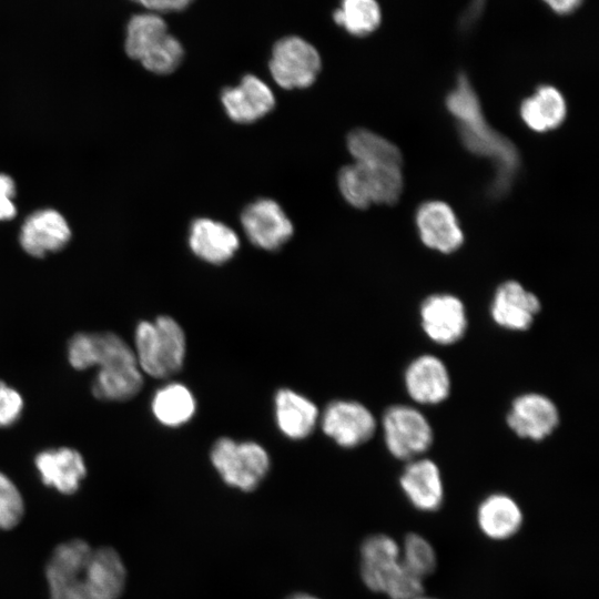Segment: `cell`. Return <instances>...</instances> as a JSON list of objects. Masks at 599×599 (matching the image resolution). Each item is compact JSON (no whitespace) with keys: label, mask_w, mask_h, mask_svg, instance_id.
Here are the masks:
<instances>
[{"label":"cell","mask_w":599,"mask_h":599,"mask_svg":"<svg viewBox=\"0 0 599 599\" xmlns=\"http://www.w3.org/2000/svg\"><path fill=\"white\" fill-rule=\"evenodd\" d=\"M45 577L50 599H119L126 570L113 548H92L82 539H72L54 548Z\"/></svg>","instance_id":"obj_1"},{"label":"cell","mask_w":599,"mask_h":599,"mask_svg":"<svg viewBox=\"0 0 599 599\" xmlns=\"http://www.w3.org/2000/svg\"><path fill=\"white\" fill-rule=\"evenodd\" d=\"M68 358L75 369L99 366L92 385L101 400H126L142 387L135 353L114 333H78L68 344Z\"/></svg>","instance_id":"obj_2"},{"label":"cell","mask_w":599,"mask_h":599,"mask_svg":"<svg viewBox=\"0 0 599 599\" xmlns=\"http://www.w3.org/2000/svg\"><path fill=\"white\" fill-rule=\"evenodd\" d=\"M448 111L457 120L458 132L464 145L474 154L489 159L496 175L493 192H506L519 169V153L511 141L487 123L479 99L464 74L446 99Z\"/></svg>","instance_id":"obj_3"},{"label":"cell","mask_w":599,"mask_h":599,"mask_svg":"<svg viewBox=\"0 0 599 599\" xmlns=\"http://www.w3.org/2000/svg\"><path fill=\"white\" fill-rule=\"evenodd\" d=\"M186 341L182 327L170 316L141 322L135 329V356L140 369L155 378L179 372L183 365Z\"/></svg>","instance_id":"obj_4"},{"label":"cell","mask_w":599,"mask_h":599,"mask_svg":"<svg viewBox=\"0 0 599 599\" xmlns=\"http://www.w3.org/2000/svg\"><path fill=\"white\" fill-rule=\"evenodd\" d=\"M337 182L343 197L356 209H366L370 204H394L404 186L402 166L357 162L344 166Z\"/></svg>","instance_id":"obj_5"},{"label":"cell","mask_w":599,"mask_h":599,"mask_svg":"<svg viewBox=\"0 0 599 599\" xmlns=\"http://www.w3.org/2000/svg\"><path fill=\"white\" fill-rule=\"evenodd\" d=\"M211 460L225 484L243 491L255 489L270 468L268 455L261 445L231 438L214 444Z\"/></svg>","instance_id":"obj_6"},{"label":"cell","mask_w":599,"mask_h":599,"mask_svg":"<svg viewBox=\"0 0 599 599\" xmlns=\"http://www.w3.org/2000/svg\"><path fill=\"white\" fill-rule=\"evenodd\" d=\"M382 427L386 448L398 460L409 461L420 457L434 440L428 419L409 405L389 406L383 415Z\"/></svg>","instance_id":"obj_7"},{"label":"cell","mask_w":599,"mask_h":599,"mask_svg":"<svg viewBox=\"0 0 599 599\" xmlns=\"http://www.w3.org/2000/svg\"><path fill=\"white\" fill-rule=\"evenodd\" d=\"M321 67V55L316 48L297 35L276 41L268 64L274 81L286 90L312 85Z\"/></svg>","instance_id":"obj_8"},{"label":"cell","mask_w":599,"mask_h":599,"mask_svg":"<svg viewBox=\"0 0 599 599\" xmlns=\"http://www.w3.org/2000/svg\"><path fill=\"white\" fill-rule=\"evenodd\" d=\"M420 326L435 344L448 346L466 334L468 318L463 301L448 293L427 296L419 307Z\"/></svg>","instance_id":"obj_9"},{"label":"cell","mask_w":599,"mask_h":599,"mask_svg":"<svg viewBox=\"0 0 599 599\" xmlns=\"http://www.w3.org/2000/svg\"><path fill=\"white\" fill-rule=\"evenodd\" d=\"M560 423L557 405L539 393L518 395L510 404L506 424L519 438L541 441L549 437Z\"/></svg>","instance_id":"obj_10"},{"label":"cell","mask_w":599,"mask_h":599,"mask_svg":"<svg viewBox=\"0 0 599 599\" xmlns=\"http://www.w3.org/2000/svg\"><path fill=\"white\" fill-rule=\"evenodd\" d=\"M322 428L341 447L354 448L372 438L376 430V419L358 402L335 400L325 408Z\"/></svg>","instance_id":"obj_11"},{"label":"cell","mask_w":599,"mask_h":599,"mask_svg":"<svg viewBox=\"0 0 599 599\" xmlns=\"http://www.w3.org/2000/svg\"><path fill=\"white\" fill-rule=\"evenodd\" d=\"M241 223L250 242L263 250L275 251L293 234V224L277 202L258 199L241 214Z\"/></svg>","instance_id":"obj_12"},{"label":"cell","mask_w":599,"mask_h":599,"mask_svg":"<svg viewBox=\"0 0 599 599\" xmlns=\"http://www.w3.org/2000/svg\"><path fill=\"white\" fill-rule=\"evenodd\" d=\"M489 309L493 322L500 328L526 332L535 323L541 303L519 282L509 280L496 288Z\"/></svg>","instance_id":"obj_13"},{"label":"cell","mask_w":599,"mask_h":599,"mask_svg":"<svg viewBox=\"0 0 599 599\" xmlns=\"http://www.w3.org/2000/svg\"><path fill=\"white\" fill-rule=\"evenodd\" d=\"M404 384L412 400L420 405L445 402L451 388L447 366L432 354H423L410 361L404 372Z\"/></svg>","instance_id":"obj_14"},{"label":"cell","mask_w":599,"mask_h":599,"mask_svg":"<svg viewBox=\"0 0 599 599\" xmlns=\"http://www.w3.org/2000/svg\"><path fill=\"white\" fill-rule=\"evenodd\" d=\"M399 487L407 501L416 510L434 512L445 499L444 481L438 465L429 458H415L403 469Z\"/></svg>","instance_id":"obj_15"},{"label":"cell","mask_w":599,"mask_h":599,"mask_svg":"<svg viewBox=\"0 0 599 599\" xmlns=\"http://www.w3.org/2000/svg\"><path fill=\"white\" fill-rule=\"evenodd\" d=\"M71 238L64 216L53 209L39 210L29 215L21 226L20 244L33 257H43L62 250Z\"/></svg>","instance_id":"obj_16"},{"label":"cell","mask_w":599,"mask_h":599,"mask_svg":"<svg viewBox=\"0 0 599 599\" xmlns=\"http://www.w3.org/2000/svg\"><path fill=\"white\" fill-rule=\"evenodd\" d=\"M229 118L237 123H252L272 111L275 98L268 85L254 74H246L235 87L221 92Z\"/></svg>","instance_id":"obj_17"},{"label":"cell","mask_w":599,"mask_h":599,"mask_svg":"<svg viewBox=\"0 0 599 599\" xmlns=\"http://www.w3.org/2000/svg\"><path fill=\"white\" fill-rule=\"evenodd\" d=\"M423 243L441 253H451L464 242V234L451 207L443 201L423 203L416 213Z\"/></svg>","instance_id":"obj_18"},{"label":"cell","mask_w":599,"mask_h":599,"mask_svg":"<svg viewBox=\"0 0 599 599\" xmlns=\"http://www.w3.org/2000/svg\"><path fill=\"white\" fill-rule=\"evenodd\" d=\"M476 524L479 531L493 541H505L515 537L524 524L520 505L510 495L493 493L477 506Z\"/></svg>","instance_id":"obj_19"},{"label":"cell","mask_w":599,"mask_h":599,"mask_svg":"<svg viewBox=\"0 0 599 599\" xmlns=\"http://www.w3.org/2000/svg\"><path fill=\"white\" fill-rule=\"evenodd\" d=\"M359 571L370 591L382 593L389 576L402 564L400 544L386 534L368 536L361 546Z\"/></svg>","instance_id":"obj_20"},{"label":"cell","mask_w":599,"mask_h":599,"mask_svg":"<svg viewBox=\"0 0 599 599\" xmlns=\"http://www.w3.org/2000/svg\"><path fill=\"white\" fill-rule=\"evenodd\" d=\"M34 464L42 483L64 495L74 494L87 474L81 454L67 447L41 451Z\"/></svg>","instance_id":"obj_21"},{"label":"cell","mask_w":599,"mask_h":599,"mask_svg":"<svg viewBox=\"0 0 599 599\" xmlns=\"http://www.w3.org/2000/svg\"><path fill=\"white\" fill-rule=\"evenodd\" d=\"M189 245L201 260L222 264L233 257L238 248L240 240L227 225L205 217L192 222Z\"/></svg>","instance_id":"obj_22"},{"label":"cell","mask_w":599,"mask_h":599,"mask_svg":"<svg viewBox=\"0 0 599 599\" xmlns=\"http://www.w3.org/2000/svg\"><path fill=\"white\" fill-rule=\"evenodd\" d=\"M317 416V407L305 396L288 388L276 393L275 418L280 430L286 437H307L314 429Z\"/></svg>","instance_id":"obj_23"},{"label":"cell","mask_w":599,"mask_h":599,"mask_svg":"<svg viewBox=\"0 0 599 599\" xmlns=\"http://www.w3.org/2000/svg\"><path fill=\"white\" fill-rule=\"evenodd\" d=\"M566 101L555 87L541 85L525 99L520 105V115L531 130L546 132L558 128L565 120Z\"/></svg>","instance_id":"obj_24"},{"label":"cell","mask_w":599,"mask_h":599,"mask_svg":"<svg viewBox=\"0 0 599 599\" xmlns=\"http://www.w3.org/2000/svg\"><path fill=\"white\" fill-rule=\"evenodd\" d=\"M347 149L355 162L372 165L402 166L399 149L369 130L356 129L347 136Z\"/></svg>","instance_id":"obj_25"},{"label":"cell","mask_w":599,"mask_h":599,"mask_svg":"<svg viewBox=\"0 0 599 599\" xmlns=\"http://www.w3.org/2000/svg\"><path fill=\"white\" fill-rule=\"evenodd\" d=\"M152 412L161 424L177 427L194 415L195 399L186 386L171 383L154 394Z\"/></svg>","instance_id":"obj_26"},{"label":"cell","mask_w":599,"mask_h":599,"mask_svg":"<svg viewBox=\"0 0 599 599\" xmlns=\"http://www.w3.org/2000/svg\"><path fill=\"white\" fill-rule=\"evenodd\" d=\"M167 33L166 22L160 14H134L126 24L124 50L131 59L140 60Z\"/></svg>","instance_id":"obj_27"},{"label":"cell","mask_w":599,"mask_h":599,"mask_svg":"<svg viewBox=\"0 0 599 599\" xmlns=\"http://www.w3.org/2000/svg\"><path fill=\"white\" fill-rule=\"evenodd\" d=\"M333 19L352 35L365 37L379 27L382 11L376 0H342Z\"/></svg>","instance_id":"obj_28"},{"label":"cell","mask_w":599,"mask_h":599,"mask_svg":"<svg viewBox=\"0 0 599 599\" xmlns=\"http://www.w3.org/2000/svg\"><path fill=\"white\" fill-rule=\"evenodd\" d=\"M403 565L422 579L430 576L437 567V552L432 542L418 532H409L400 544Z\"/></svg>","instance_id":"obj_29"},{"label":"cell","mask_w":599,"mask_h":599,"mask_svg":"<svg viewBox=\"0 0 599 599\" xmlns=\"http://www.w3.org/2000/svg\"><path fill=\"white\" fill-rule=\"evenodd\" d=\"M183 55L184 50L181 42L167 33L139 61L144 69L152 73L169 74L181 64Z\"/></svg>","instance_id":"obj_30"},{"label":"cell","mask_w":599,"mask_h":599,"mask_svg":"<svg viewBox=\"0 0 599 599\" xmlns=\"http://www.w3.org/2000/svg\"><path fill=\"white\" fill-rule=\"evenodd\" d=\"M24 502L18 487L0 471V529H11L22 519Z\"/></svg>","instance_id":"obj_31"},{"label":"cell","mask_w":599,"mask_h":599,"mask_svg":"<svg viewBox=\"0 0 599 599\" xmlns=\"http://www.w3.org/2000/svg\"><path fill=\"white\" fill-rule=\"evenodd\" d=\"M382 593L389 599H417L424 595V579L413 573L402 562L386 581Z\"/></svg>","instance_id":"obj_32"},{"label":"cell","mask_w":599,"mask_h":599,"mask_svg":"<svg viewBox=\"0 0 599 599\" xmlns=\"http://www.w3.org/2000/svg\"><path fill=\"white\" fill-rule=\"evenodd\" d=\"M21 395L6 383L0 382V427L12 425L21 415Z\"/></svg>","instance_id":"obj_33"},{"label":"cell","mask_w":599,"mask_h":599,"mask_svg":"<svg viewBox=\"0 0 599 599\" xmlns=\"http://www.w3.org/2000/svg\"><path fill=\"white\" fill-rule=\"evenodd\" d=\"M14 195L16 184L13 180L9 175L0 173V221H8L16 216Z\"/></svg>","instance_id":"obj_34"},{"label":"cell","mask_w":599,"mask_h":599,"mask_svg":"<svg viewBox=\"0 0 599 599\" xmlns=\"http://www.w3.org/2000/svg\"><path fill=\"white\" fill-rule=\"evenodd\" d=\"M138 4H141L149 12L164 13L173 11H182L187 8L193 0H131Z\"/></svg>","instance_id":"obj_35"},{"label":"cell","mask_w":599,"mask_h":599,"mask_svg":"<svg viewBox=\"0 0 599 599\" xmlns=\"http://www.w3.org/2000/svg\"><path fill=\"white\" fill-rule=\"evenodd\" d=\"M558 14H568L577 10L583 0H544Z\"/></svg>","instance_id":"obj_36"},{"label":"cell","mask_w":599,"mask_h":599,"mask_svg":"<svg viewBox=\"0 0 599 599\" xmlns=\"http://www.w3.org/2000/svg\"><path fill=\"white\" fill-rule=\"evenodd\" d=\"M288 599H318V598L308 593H295L291 596Z\"/></svg>","instance_id":"obj_37"},{"label":"cell","mask_w":599,"mask_h":599,"mask_svg":"<svg viewBox=\"0 0 599 599\" xmlns=\"http://www.w3.org/2000/svg\"><path fill=\"white\" fill-rule=\"evenodd\" d=\"M417 599H438V598H434V597H428V596L422 595V596L418 597Z\"/></svg>","instance_id":"obj_38"}]
</instances>
